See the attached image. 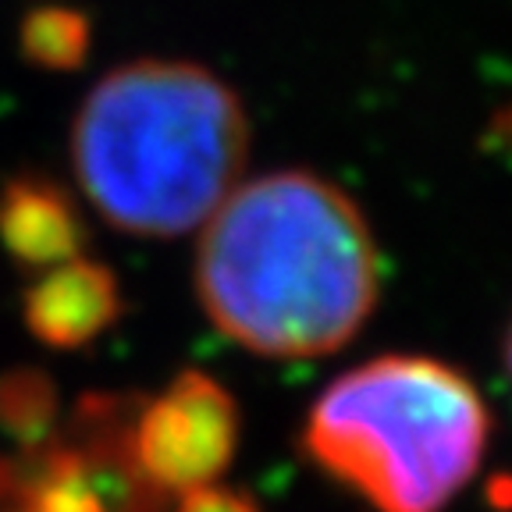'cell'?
Listing matches in <instances>:
<instances>
[{"label": "cell", "instance_id": "obj_10", "mask_svg": "<svg viewBox=\"0 0 512 512\" xmlns=\"http://www.w3.org/2000/svg\"><path fill=\"white\" fill-rule=\"evenodd\" d=\"M498 128H502V136H505V143L512 146V107L509 111L502 114V118H498Z\"/></svg>", "mask_w": 512, "mask_h": 512}, {"label": "cell", "instance_id": "obj_3", "mask_svg": "<svg viewBox=\"0 0 512 512\" xmlns=\"http://www.w3.org/2000/svg\"><path fill=\"white\" fill-rule=\"evenodd\" d=\"M491 413L463 370L431 356H381L320 392L306 456L377 512H445L477 477Z\"/></svg>", "mask_w": 512, "mask_h": 512}, {"label": "cell", "instance_id": "obj_11", "mask_svg": "<svg viewBox=\"0 0 512 512\" xmlns=\"http://www.w3.org/2000/svg\"><path fill=\"white\" fill-rule=\"evenodd\" d=\"M505 370L512 377V320H509V331H505Z\"/></svg>", "mask_w": 512, "mask_h": 512}, {"label": "cell", "instance_id": "obj_7", "mask_svg": "<svg viewBox=\"0 0 512 512\" xmlns=\"http://www.w3.org/2000/svg\"><path fill=\"white\" fill-rule=\"evenodd\" d=\"M0 431L18 452L47 445L61 431V395L47 370L11 367L0 374Z\"/></svg>", "mask_w": 512, "mask_h": 512}, {"label": "cell", "instance_id": "obj_6", "mask_svg": "<svg viewBox=\"0 0 512 512\" xmlns=\"http://www.w3.org/2000/svg\"><path fill=\"white\" fill-rule=\"evenodd\" d=\"M86 217L72 192L40 171H22L0 185V246L25 271H50L82 256Z\"/></svg>", "mask_w": 512, "mask_h": 512}, {"label": "cell", "instance_id": "obj_5", "mask_svg": "<svg viewBox=\"0 0 512 512\" xmlns=\"http://www.w3.org/2000/svg\"><path fill=\"white\" fill-rule=\"evenodd\" d=\"M121 285L107 264L75 256L68 264L40 271L25 288L22 320L47 349H82L96 342L121 317Z\"/></svg>", "mask_w": 512, "mask_h": 512}, {"label": "cell", "instance_id": "obj_1", "mask_svg": "<svg viewBox=\"0 0 512 512\" xmlns=\"http://www.w3.org/2000/svg\"><path fill=\"white\" fill-rule=\"evenodd\" d=\"M196 292L221 335L306 360L349 342L377 306L381 264L363 210L328 178L274 171L207 217Z\"/></svg>", "mask_w": 512, "mask_h": 512}, {"label": "cell", "instance_id": "obj_4", "mask_svg": "<svg viewBox=\"0 0 512 512\" xmlns=\"http://www.w3.org/2000/svg\"><path fill=\"white\" fill-rule=\"evenodd\" d=\"M239 406L221 381L182 370L128 424V459L157 495H185L217 484L239 448Z\"/></svg>", "mask_w": 512, "mask_h": 512}, {"label": "cell", "instance_id": "obj_9", "mask_svg": "<svg viewBox=\"0 0 512 512\" xmlns=\"http://www.w3.org/2000/svg\"><path fill=\"white\" fill-rule=\"evenodd\" d=\"M178 512H260V505H256V498L246 495V491L207 484V488L185 491Z\"/></svg>", "mask_w": 512, "mask_h": 512}, {"label": "cell", "instance_id": "obj_2", "mask_svg": "<svg viewBox=\"0 0 512 512\" xmlns=\"http://www.w3.org/2000/svg\"><path fill=\"white\" fill-rule=\"evenodd\" d=\"M246 107L192 61H132L89 89L72 125V168L118 232L171 239L203 224L239 182Z\"/></svg>", "mask_w": 512, "mask_h": 512}, {"label": "cell", "instance_id": "obj_8", "mask_svg": "<svg viewBox=\"0 0 512 512\" xmlns=\"http://www.w3.org/2000/svg\"><path fill=\"white\" fill-rule=\"evenodd\" d=\"M22 57L47 72H75L82 68L93 47V25L79 8L40 4L18 25Z\"/></svg>", "mask_w": 512, "mask_h": 512}]
</instances>
